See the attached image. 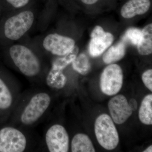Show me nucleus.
Instances as JSON below:
<instances>
[{"label": "nucleus", "instance_id": "nucleus-9", "mask_svg": "<svg viewBox=\"0 0 152 152\" xmlns=\"http://www.w3.org/2000/svg\"><path fill=\"white\" fill-rule=\"evenodd\" d=\"M91 37L88 51L90 55L93 57L100 56L112 45L114 41V37L112 34L106 32L100 26L95 27Z\"/></svg>", "mask_w": 152, "mask_h": 152}, {"label": "nucleus", "instance_id": "nucleus-18", "mask_svg": "<svg viewBox=\"0 0 152 152\" xmlns=\"http://www.w3.org/2000/svg\"><path fill=\"white\" fill-rule=\"evenodd\" d=\"M13 100L12 95L10 89L0 78V109L7 110L10 107Z\"/></svg>", "mask_w": 152, "mask_h": 152}, {"label": "nucleus", "instance_id": "nucleus-19", "mask_svg": "<svg viewBox=\"0 0 152 152\" xmlns=\"http://www.w3.org/2000/svg\"><path fill=\"white\" fill-rule=\"evenodd\" d=\"M78 52V48L75 46L74 48L66 55L55 60L52 64V66L63 70L67 66L72 64L77 56Z\"/></svg>", "mask_w": 152, "mask_h": 152}, {"label": "nucleus", "instance_id": "nucleus-16", "mask_svg": "<svg viewBox=\"0 0 152 152\" xmlns=\"http://www.w3.org/2000/svg\"><path fill=\"white\" fill-rule=\"evenodd\" d=\"M140 121L145 125L152 124V95H147L142 101L139 111Z\"/></svg>", "mask_w": 152, "mask_h": 152}, {"label": "nucleus", "instance_id": "nucleus-8", "mask_svg": "<svg viewBox=\"0 0 152 152\" xmlns=\"http://www.w3.org/2000/svg\"><path fill=\"white\" fill-rule=\"evenodd\" d=\"M73 39L57 34L47 36L43 41L44 49L52 54L63 56L71 51L75 47Z\"/></svg>", "mask_w": 152, "mask_h": 152}, {"label": "nucleus", "instance_id": "nucleus-15", "mask_svg": "<svg viewBox=\"0 0 152 152\" xmlns=\"http://www.w3.org/2000/svg\"><path fill=\"white\" fill-rule=\"evenodd\" d=\"M126 53V46L124 42H120L113 46L105 53L103 60L106 64H111L122 59Z\"/></svg>", "mask_w": 152, "mask_h": 152}, {"label": "nucleus", "instance_id": "nucleus-25", "mask_svg": "<svg viewBox=\"0 0 152 152\" xmlns=\"http://www.w3.org/2000/svg\"><path fill=\"white\" fill-rule=\"evenodd\" d=\"M144 152H152V145L147 148L145 151H143Z\"/></svg>", "mask_w": 152, "mask_h": 152}, {"label": "nucleus", "instance_id": "nucleus-3", "mask_svg": "<svg viewBox=\"0 0 152 152\" xmlns=\"http://www.w3.org/2000/svg\"><path fill=\"white\" fill-rule=\"evenodd\" d=\"M34 15L31 11H25L10 17L5 23L4 33L11 40H18L31 28Z\"/></svg>", "mask_w": 152, "mask_h": 152}, {"label": "nucleus", "instance_id": "nucleus-12", "mask_svg": "<svg viewBox=\"0 0 152 152\" xmlns=\"http://www.w3.org/2000/svg\"><path fill=\"white\" fill-rule=\"evenodd\" d=\"M72 152H94L96 151L92 142L88 136L79 133L74 136L71 142Z\"/></svg>", "mask_w": 152, "mask_h": 152}, {"label": "nucleus", "instance_id": "nucleus-2", "mask_svg": "<svg viewBox=\"0 0 152 152\" xmlns=\"http://www.w3.org/2000/svg\"><path fill=\"white\" fill-rule=\"evenodd\" d=\"M94 130L96 138L101 146L107 150L116 148L119 142V137L113 121L109 115L103 114L97 118Z\"/></svg>", "mask_w": 152, "mask_h": 152}, {"label": "nucleus", "instance_id": "nucleus-14", "mask_svg": "<svg viewBox=\"0 0 152 152\" xmlns=\"http://www.w3.org/2000/svg\"><path fill=\"white\" fill-rule=\"evenodd\" d=\"M142 39L137 46L139 53L142 56L151 54L152 53V25H147L142 30Z\"/></svg>", "mask_w": 152, "mask_h": 152}, {"label": "nucleus", "instance_id": "nucleus-5", "mask_svg": "<svg viewBox=\"0 0 152 152\" xmlns=\"http://www.w3.org/2000/svg\"><path fill=\"white\" fill-rule=\"evenodd\" d=\"M27 140L20 131L12 127H6L0 130V152L24 151Z\"/></svg>", "mask_w": 152, "mask_h": 152}, {"label": "nucleus", "instance_id": "nucleus-7", "mask_svg": "<svg viewBox=\"0 0 152 152\" xmlns=\"http://www.w3.org/2000/svg\"><path fill=\"white\" fill-rule=\"evenodd\" d=\"M45 142L50 152L69 151V134L65 128L62 125L57 124L49 128L46 133Z\"/></svg>", "mask_w": 152, "mask_h": 152}, {"label": "nucleus", "instance_id": "nucleus-22", "mask_svg": "<svg viewBox=\"0 0 152 152\" xmlns=\"http://www.w3.org/2000/svg\"><path fill=\"white\" fill-rule=\"evenodd\" d=\"M7 1L14 7L19 8L26 5L29 0H7Z\"/></svg>", "mask_w": 152, "mask_h": 152}, {"label": "nucleus", "instance_id": "nucleus-21", "mask_svg": "<svg viewBox=\"0 0 152 152\" xmlns=\"http://www.w3.org/2000/svg\"><path fill=\"white\" fill-rule=\"evenodd\" d=\"M142 80L144 85L151 91H152V70L148 69L142 75Z\"/></svg>", "mask_w": 152, "mask_h": 152}, {"label": "nucleus", "instance_id": "nucleus-10", "mask_svg": "<svg viewBox=\"0 0 152 152\" xmlns=\"http://www.w3.org/2000/svg\"><path fill=\"white\" fill-rule=\"evenodd\" d=\"M108 108L112 120L117 124L124 123L132 114V110L127 99L123 95L112 98L109 101Z\"/></svg>", "mask_w": 152, "mask_h": 152}, {"label": "nucleus", "instance_id": "nucleus-1", "mask_svg": "<svg viewBox=\"0 0 152 152\" xmlns=\"http://www.w3.org/2000/svg\"><path fill=\"white\" fill-rule=\"evenodd\" d=\"M10 55L16 66L23 75L34 77L40 72V63L34 52L27 47L14 45L10 49Z\"/></svg>", "mask_w": 152, "mask_h": 152}, {"label": "nucleus", "instance_id": "nucleus-17", "mask_svg": "<svg viewBox=\"0 0 152 152\" xmlns=\"http://www.w3.org/2000/svg\"><path fill=\"white\" fill-rule=\"evenodd\" d=\"M72 64L74 69L81 75H87L91 70L89 60L86 55L84 53L77 56Z\"/></svg>", "mask_w": 152, "mask_h": 152}, {"label": "nucleus", "instance_id": "nucleus-13", "mask_svg": "<svg viewBox=\"0 0 152 152\" xmlns=\"http://www.w3.org/2000/svg\"><path fill=\"white\" fill-rule=\"evenodd\" d=\"M63 71L52 66L46 79V82L49 87L56 89H60L64 87L67 78Z\"/></svg>", "mask_w": 152, "mask_h": 152}, {"label": "nucleus", "instance_id": "nucleus-23", "mask_svg": "<svg viewBox=\"0 0 152 152\" xmlns=\"http://www.w3.org/2000/svg\"><path fill=\"white\" fill-rule=\"evenodd\" d=\"M129 104L133 111H136L137 108L138 104L137 101L135 99H132L129 102Z\"/></svg>", "mask_w": 152, "mask_h": 152}, {"label": "nucleus", "instance_id": "nucleus-4", "mask_svg": "<svg viewBox=\"0 0 152 152\" xmlns=\"http://www.w3.org/2000/svg\"><path fill=\"white\" fill-rule=\"evenodd\" d=\"M51 102L50 96L48 93H37L33 96L20 116V121L25 125L34 124L45 114Z\"/></svg>", "mask_w": 152, "mask_h": 152}, {"label": "nucleus", "instance_id": "nucleus-11", "mask_svg": "<svg viewBox=\"0 0 152 152\" xmlns=\"http://www.w3.org/2000/svg\"><path fill=\"white\" fill-rule=\"evenodd\" d=\"M150 7V0H129L123 6L121 14L125 18H131L145 13Z\"/></svg>", "mask_w": 152, "mask_h": 152}, {"label": "nucleus", "instance_id": "nucleus-20", "mask_svg": "<svg viewBox=\"0 0 152 152\" xmlns=\"http://www.w3.org/2000/svg\"><path fill=\"white\" fill-rule=\"evenodd\" d=\"M142 34V31L136 28H130L127 30L125 34V39H126L134 45L137 46L141 40Z\"/></svg>", "mask_w": 152, "mask_h": 152}, {"label": "nucleus", "instance_id": "nucleus-24", "mask_svg": "<svg viewBox=\"0 0 152 152\" xmlns=\"http://www.w3.org/2000/svg\"><path fill=\"white\" fill-rule=\"evenodd\" d=\"M83 3L86 4H93L97 2L99 0H81Z\"/></svg>", "mask_w": 152, "mask_h": 152}, {"label": "nucleus", "instance_id": "nucleus-6", "mask_svg": "<svg viewBox=\"0 0 152 152\" xmlns=\"http://www.w3.org/2000/svg\"><path fill=\"white\" fill-rule=\"evenodd\" d=\"M124 76L122 69L119 66L112 64L106 67L101 75L100 86L105 94L113 96L121 89Z\"/></svg>", "mask_w": 152, "mask_h": 152}]
</instances>
